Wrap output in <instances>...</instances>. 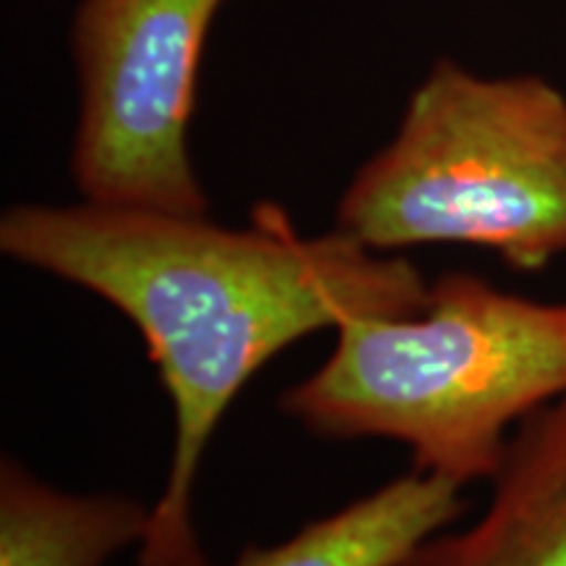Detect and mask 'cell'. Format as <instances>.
Masks as SVG:
<instances>
[{
	"label": "cell",
	"mask_w": 566,
	"mask_h": 566,
	"mask_svg": "<svg viewBox=\"0 0 566 566\" xmlns=\"http://www.w3.org/2000/svg\"><path fill=\"white\" fill-rule=\"evenodd\" d=\"M0 252L80 286L145 338L174 407V451L139 566H208L195 525L205 454L233 399L275 354L352 317L428 304L420 268L344 231L304 237L258 205L247 229L208 216L19 202L0 216Z\"/></svg>",
	"instance_id": "6da1fadb"
},
{
	"label": "cell",
	"mask_w": 566,
	"mask_h": 566,
	"mask_svg": "<svg viewBox=\"0 0 566 566\" xmlns=\"http://www.w3.org/2000/svg\"><path fill=\"white\" fill-rule=\"evenodd\" d=\"M462 491L451 480L412 470L283 543L244 548L231 566H399L464 514Z\"/></svg>",
	"instance_id": "8992f818"
},
{
	"label": "cell",
	"mask_w": 566,
	"mask_h": 566,
	"mask_svg": "<svg viewBox=\"0 0 566 566\" xmlns=\"http://www.w3.org/2000/svg\"><path fill=\"white\" fill-rule=\"evenodd\" d=\"M229 0H80L69 171L80 200L208 216L189 126L212 21Z\"/></svg>",
	"instance_id": "277c9868"
},
{
	"label": "cell",
	"mask_w": 566,
	"mask_h": 566,
	"mask_svg": "<svg viewBox=\"0 0 566 566\" xmlns=\"http://www.w3.org/2000/svg\"><path fill=\"white\" fill-rule=\"evenodd\" d=\"M279 409L331 441L407 446L412 470L467 488L493 480L512 428L566 399V300L443 273L412 315L352 317Z\"/></svg>",
	"instance_id": "7a4b0ae2"
},
{
	"label": "cell",
	"mask_w": 566,
	"mask_h": 566,
	"mask_svg": "<svg viewBox=\"0 0 566 566\" xmlns=\"http://www.w3.org/2000/svg\"><path fill=\"white\" fill-rule=\"evenodd\" d=\"M334 229L375 252L467 244L543 271L566 254V95L436 61L346 184Z\"/></svg>",
	"instance_id": "3957f363"
},
{
	"label": "cell",
	"mask_w": 566,
	"mask_h": 566,
	"mask_svg": "<svg viewBox=\"0 0 566 566\" xmlns=\"http://www.w3.org/2000/svg\"><path fill=\"white\" fill-rule=\"evenodd\" d=\"M153 506L124 493L55 488L6 454L0 462V566H105L145 543Z\"/></svg>",
	"instance_id": "52a82bcc"
},
{
	"label": "cell",
	"mask_w": 566,
	"mask_h": 566,
	"mask_svg": "<svg viewBox=\"0 0 566 566\" xmlns=\"http://www.w3.org/2000/svg\"><path fill=\"white\" fill-rule=\"evenodd\" d=\"M399 566H566V399L516 428L475 525L443 530Z\"/></svg>",
	"instance_id": "5b68a950"
}]
</instances>
